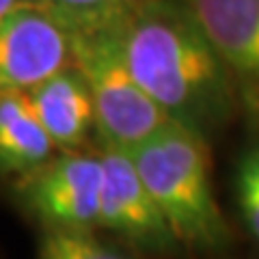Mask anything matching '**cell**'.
Wrapping results in <instances>:
<instances>
[{"label": "cell", "mask_w": 259, "mask_h": 259, "mask_svg": "<svg viewBox=\"0 0 259 259\" xmlns=\"http://www.w3.org/2000/svg\"><path fill=\"white\" fill-rule=\"evenodd\" d=\"M259 121V0H184Z\"/></svg>", "instance_id": "52a82bcc"}, {"label": "cell", "mask_w": 259, "mask_h": 259, "mask_svg": "<svg viewBox=\"0 0 259 259\" xmlns=\"http://www.w3.org/2000/svg\"><path fill=\"white\" fill-rule=\"evenodd\" d=\"M250 158H253L255 166H257V171H259V151H253V153H250Z\"/></svg>", "instance_id": "5bb4252c"}, {"label": "cell", "mask_w": 259, "mask_h": 259, "mask_svg": "<svg viewBox=\"0 0 259 259\" xmlns=\"http://www.w3.org/2000/svg\"><path fill=\"white\" fill-rule=\"evenodd\" d=\"M143 0H44V7L69 35L125 26Z\"/></svg>", "instance_id": "30bf717a"}, {"label": "cell", "mask_w": 259, "mask_h": 259, "mask_svg": "<svg viewBox=\"0 0 259 259\" xmlns=\"http://www.w3.org/2000/svg\"><path fill=\"white\" fill-rule=\"evenodd\" d=\"M238 197L248 229L259 240V171L250 156H246L238 171Z\"/></svg>", "instance_id": "7c38bea8"}, {"label": "cell", "mask_w": 259, "mask_h": 259, "mask_svg": "<svg viewBox=\"0 0 259 259\" xmlns=\"http://www.w3.org/2000/svg\"><path fill=\"white\" fill-rule=\"evenodd\" d=\"M71 63L69 30L46 7L0 15V95L30 91Z\"/></svg>", "instance_id": "8992f818"}, {"label": "cell", "mask_w": 259, "mask_h": 259, "mask_svg": "<svg viewBox=\"0 0 259 259\" xmlns=\"http://www.w3.org/2000/svg\"><path fill=\"white\" fill-rule=\"evenodd\" d=\"M123 48L136 82L175 123L207 141L229 119L236 84L184 0H143Z\"/></svg>", "instance_id": "6da1fadb"}, {"label": "cell", "mask_w": 259, "mask_h": 259, "mask_svg": "<svg viewBox=\"0 0 259 259\" xmlns=\"http://www.w3.org/2000/svg\"><path fill=\"white\" fill-rule=\"evenodd\" d=\"M104 164L100 156L56 151L26 177L13 182L20 207L41 229L97 227Z\"/></svg>", "instance_id": "277c9868"}, {"label": "cell", "mask_w": 259, "mask_h": 259, "mask_svg": "<svg viewBox=\"0 0 259 259\" xmlns=\"http://www.w3.org/2000/svg\"><path fill=\"white\" fill-rule=\"evenodd\" d=\"M100 158L104 164V182L97 229L112 231L134 250H175L180 244L130 153L102 147Z\"/></svg>", "instance_id": "5b68a950"}, {"label": "cell", "mask_w": 259, "mask_h": 259, "mask_svg": "<svg viewBox=\"0 0 259 259\" xmlns=\"http://www.w3.org/2000/svg\"><path fill=\"white\" fill-rule=\"evenodd\" d=\"M56 151L28 91L0 95V177L18 182Z\"/></svg>", "instance_id": "9c48e42d"}, {"label": "cell", "mask_w": 259, "mask_h": 259, "mask_svg": "<svg viewBox=\"0 0 259 259\" xmlns=\"http://www.w3.org/2000/svg\"><path fill=\"white\" fill-rule=\"evenodd\" d=\"M28 95L59 151H80L95 132L93 97L74 63L32 87Z\"/></svg>", "instance_id": "ba28073f"}, {"label": "cell", "mask_w": 259, "mask_h": 259, "mask_svg": "<svg viewBox=\"0 0 259 259\" xmlns=\"http://www.w3.org/2000/svg\"><path fill=\"white\" fill-rule=\"evenodd\" d=\"M127 153L177 244L216 250L229 242V229L212 192L203 136L173 121Z\"/></svg>", "instance_id": "7a4b0ae2"}, {"label": "cell", "mask_w": 259, "mask_h": 259, "mask_svg": "<svg viewBox=\"0 0 259 259\" xmlns=\"http://www.w3.org/2000/svg\"><path fill=\"white\" fill-rule=\"evenodd\" d=\"M74 65L87 78L102 147L132 151L173 119L136 82L125 59L123 26L71 35Z\"/></svg>", "instance_id": "3957f363"}, {"label": "cell", "mask_w": 259, "mask_h": 259, "mask_svg": "<svg viewBox=\"0 0 259 259\" xmlns=\"http://www.w3.org/2000/svg\"><path fill=\"white\" fill-rule=\"evenodd\" d=\"M97 227H46L37 242L41 259H119L123 250L95 236Z\"/></svg>", "instance_id": "8fae6325"}, {"label": "cell", "mask_w": 259, "mask_h": 259, "mask_svg": "<svg viewBox=\"0 0 259 259\" xmlns=\"http://www.w3.org/2000/svg\"><path fill=\"white\" fill-rule=\"evenodd\" d=\"M22 7H44V0H0V15Z\"/></svg>", "instance_id": "4fadbf2b"}]
</instances>
